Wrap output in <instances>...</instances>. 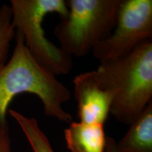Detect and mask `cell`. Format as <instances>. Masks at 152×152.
Instances as JSON below:
<instances>
[{
  "label": "cell",
  "instance_id": "1",
  "mask_svg": "<svg viewBox=\"0 0 152 152\" xmlns=\"http://www.w3.org/2000/svg\"><path fill=\"white\" fill-rule=\"evenodd\" d=\"M12 56L0 68V125L8 123L7 114L11 102L24 93L37 96L46 116L71 123L73 117L63 107L71 92L56 76L36 61L26 46L21 34L16 32Z\"/></svg>",
  "mask_w": 152,
  "mask_h": 152
},
{
  "label": "cell",
  "instance_id": "2",
  "mask_svg": "<svg viewBox=\"0 0 152 152\" xmlns=\"http://www.w3.org/2000/svg\"><path fill=\"white\" fill-rule=\"evenodd\" d=\"M100 86L112 96L110 114L130 125L152 102V40L126 56L100 63L95 70Z\"/></svg>",
  "mask_w": 152,
  "mask_h": 152
},
{
  "label": "cell",
  "instance_id": "3",
  "mask_svg": "<svg viewBox=\"0 0 152 152\" xmlns=\"http://www.w3.org/2000/svg\"><path fill=\"white\" fill-rule=\"evenodd\" d=\"M12 23L21 34L26 46L36 61L54 75H67L73 68L72 56L48 39L43 28L44 19L57 14L61 20L68 14L64 0H11Z\"/></svg>",
  "mask_w": 152,
  "mask_h": 152
},
{
  "label": "cell",
  "instance_id": "4",
  "mask_svg": "<svg viewBox=\"0 0 152 152\" xmlns=\"http://www.w3.org/2000/svg\"><path fill=\"white\" fill-rule=\"evenodd\" d=\"M121 0H68V14L55 26L60 47L70 56L92 52L111 35Z\"/></svg>",
  "mask_w": 152,
  "mask_h": 152
},
{
  "label": "cell",
  "instance_id": "5",
  "mask_svg": "<svg viewBox=\"0 0 152 152\" xmlns=\"http://www.w3.org/2000/svg\"><path fill=\"white\" fill-rule=\"evenodd\" d=\"M148 40H152L151 0H121L113 31L92 54L100 63L113 61Z\"/></svg>",
  "mask_w": 152,
  "mask_h": 152
},
{
  "label": "cell",
  "instance_id": "6",
  "mask_svg": "<svg viewBox=\"0 0 152 152\" xmlns=\"http://www.w3.org/2000/svg\"><path fill=\"white\" fill-rule=\"evenodd\" d=\"M73 83L80 121L104 125L110 115L112 96L100 86L95 71L79 74Z\"/></svg>",
  "mask_w": 152,
  "mask_h": 152
},
{
  "label": "cell",
  "instance_id": "7",
  "mask_svg": "<svg viewBox=\"0 0 152 152\" xmlns=\"http://www.w3.org/2000/svg\"><path fill=\"white\" fill-rule=\"evenodd\" d=\"M64 130V137L70 152H104L106 136L104 125L71 122Z\"/></svg>",
  "mask_w": 152,
  "mask_h": 152
},
{
  "label": "cell",
  "instance_id": "8",
  "mask_svg": "<svg viewBox=\"0 0 152 152\" xmlns=\"http://www.w3.org/2000/svg\"><path fill=\"white\" fill-rule=\"evenodd\" d=\"M116 145L123 152H152V102L133 121Z\"/></svg>",
  "mask_w": 152,
  "mask_h": 152
},
{
  "label": "cell",
  "instance_id": "9",
  "mask_svg": "<svg viewBox=\"0 0 152 152\" xmlns=\"http://www.w3.org/2000/svg\"><path fill=\"white\" fill-rule=\"evenodd\" d=\"M8 113L21 128L33 152H54L37 120L26 116L15 110H9Z\"/></svg>",
  "mask_w": 152,
  "mask_h": 152
},
{
  "label": "cell",
  "instance_id": "10",
  "mask_svg": "<svg viewBox=\"0 0 152 152\" xmlns=\"http://www.w3.org/2000/svg\"><path fill=\"white\" fill-rule=\"evenodd\" d=\"M15 35L16 30L12 23L11 7L4 4L0 7V68L7 63Z\"/></svg>",
  "mask_w": 152,
  "mask_h": 152
},
{
  "label": "cell",
  "instance_id": "11",
  "mask_svg": "<svg viewBox=\"0 0 152 152\" xmlns=\"http://www.w3.org/2000/svg\"><path fill=\"white\" fill-rule=\"evenodd\" d=\"M0 152H12L9 123L0 125Z\"/></svg>",
  "mask_w": 152,
  "mask_h": 152
},
{
  "label": "cell",
  "instance_id": "12",
  "mask_svg": "<svg viewBox=\"0 0 152 152\" xmlns=\"http://www.w3.org/2000/svg\"><path fill=\"white\" fill-rule=\"evenodd\" d=\"M104 152H123L117 147L116 142L110 137H106V147Z\"/></svg>",
  "mask_w": 152,
  "mask_h": 152
}]
</instances>
